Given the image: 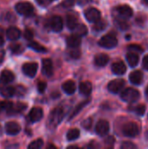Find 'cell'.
I'll use <instances>...</instances> for the list:
<instances>
[{
	"label": "cell",
	"instance_id": "obj_50",
	"mask_svg": "<svg viewBox=\"0 0 148 149\" xmlns=\"http://www.w3.org/2000/svg\"><path fill=\"white\" fill-rule=\"evenodd\" d=\"M142 2H143L146 5H148V0H142Z\"/></svg>",
	"mask_w": 148,
	"mask_h": 149
},
{
	"label": "cell",
	"instance_id": "obj_3",
	"mask_svg": "<svg viewBox=\"0 0 148 149\" xmlns=\"http://www.w3.org/2000/svg\"><path fill=\"white\" fill-rule=\"evenodd\" d=\"M17 12L23 16H31L34 13V7L29 2H19L15 5Z\"/></svg>",
	"mask_w": 148,
	"mask_h": 149
},
{
	"label": "cell",
	"instance_id": "obj_44",
	"mask_svg": "<svg viewBox=\"0 0 148 149\" xmlns=\"http://www.w3.org/2000/svg\"><path fill=\"white\" fill-rule=\"evenodd\" d=\"M142 64H143V67H144L146 70H148V55L144 57L143 61H142Z\"/></svg>",
	"mask_w": 148,
	"mask_h": 149
},
{
	"label": "cell",
	"instance_id": "obj_9",
	"mask_svg": "<svg viewBox=\"0 0 148 149\" xmlns=\"http://www.w3.org/2000/svg\"><path fill=\"white\" fill-rule=\"evenodd\" d=\"M49 25L53 31H55V32L61 31L63 29V25H64L61 17H59V16L51 17L50 21H49Z\"/></svg>",
	"mask_w": 148,
	"mask_h": 149
},
{
	"label": "cell",
	"instance_id": "obj_32",
	"mask_svg": "<svg viewBox=\"0 0 148 149\" xmlns=\"http://www.w3.org/2000/svg\"><path fill=\"white\" fill-rule=\"evenodd\" d=\"M115 25L122 31H126L129 28V24L127 22H126L124 20H120V19L115 20Z\"/></svg>",
	"mask_w": 148,
	"mask_h": 149
},
{
	"label": "cell",
	"instance_id": "obj_48",
	"mask_svg": "<svg viewBox=\"0 0 148 149\" xmlns=\"http://www.w3.org/2000/svg\"><path fill=\"white\" fill-rule=\"evenodd\" d=\"M3 42H4V41H3V38L0 36V46H2V45H3Z\"/></svg>",
	"mask_w": 148,
	"mask_h": 149
},
{
	"label": "cell",
	"instance_id": "obj_43",
	"mask_svg": "<svg viewBox=\"0 0 148 149\" xmlns=\"http://www.w3.org/2000/svg\"><path fill=\"white\" fill-rule=\"evenodd\" d=\"M52 1H54V0H37L38 3L40 6H43V7L48 6L49 4H51V3H52Z\"/></svg>",
	"mask_w": 148,
	"mask_h": 149
},
{
	"label": "cell",
	"instance_id": "obj_45",
	"mask_svg": "<svg viewBox=\"0 0 148 149\" xmlns=\"http://www.w3.org/2000/svg\"><path fill=\"white\" fill-rule=\"evenodd\" d=\"M114 141H115L114 138H113V137H111V136H110V137H108V138L106 140V144H108V145H111V146L114 144Z\"/></svg>",
	"mask_w": 148,
	"mask_h": 149
},
{
	"label": "cell",
	"instance_id": "obj_11",
	"mask_svg": "<svg viewBox=\"0 0 148 149\" xmlns=\"http://www.w3.org/2000/svg\"><path fill=\"white\" fill-rule=\"evenodd\" d=\"M118 15L122 18H130L133 15V9L128 5H120L116 8Z\"/></svg>",
	"mask_w": 148,
	"mask_h": 149
},
{
	"label": "cell",
	"instance_id": "obj_20",
	"mask_svg": "<svg viewBox=\"0 0 148 149\" xmlns=\"http://www.w3.org/2000/svg\"><path fill=\"white\" fill-rule=\"evenodd\" d=\"M79 93L83 96H89L92 93V86L89 81H84V82H81L79 84Z\"/></svg>",
	"mask_w": 148,
	"mask_h": 149
},
{
	"label": "cell",
	"instance_id": "obj_30",
	"mask_svg": "<svg viewBox=\"0 0 148 149\" xmlns=\"http://www.w3.org/2000/svg\"><path fill=\"white\" fill-rule=\"evenodd\" d=\"M75 31H76V33L75 34H78L79 36L82 37V36H85L87 34L88 31H87V27L85 25V24H79L76 28H75Z\"/></svg>",
	"mask_w": 148,
	"mask_h": 149
},
{
	"label": "cell",
	"instance_id": "obj_14",
	"mask_svg": "<svg viewBox=\"0 0 148 149\" xmlns=\"http://www.w3.org/2000/svg\"><path fill=\"white\" fill-rule=\"evenodd\" d=\"M5 132L7 134L9 135H16L17 134L20 130H21V127L15 121H10L7 122L5 124Z\"/></svg>",
	"mask_w": 148,
	"mask_h": 149
},
{
	"label": "cell",
	"instance_id": "obj_28",
	"mask_svg": "<svg viewBox=\"0 0 148 149\" xmlns=\"http://www.w3.org/2000/svg\"><path fill=\"white\" fill-rule=\"evenodd\" d=\"M107 26V22L103 19H99L97 22H95L93 25V30L95 31H104Z\"/></svg>",
	"mask_w": 148,
	"mask_h": 149
},
{
	"label": "cell",
	"instance_id": "obj_12",
	"mask_svg": "<svg viewBox=\"0 0 148 149\" xmlns=\"http://www.w3.org/2000/svg\"><path fill=\"white\" fill-rule=\"evenodd\" d=\"M42 72L46 77H51L53 74L52 61L50 58H44L42 60Z\"/></svg>",
	"mask_w": 148,
	"mask_h": 149
},
{
	"label": "cell",
	"instance_id": "obj_4",
	"mask_svg": "<svg viewBox=\"0 0 148 149\" xmlns=\"http://www.w3.org/2000/svg\"><path fill=\"white\" fill-rule=\"evenodd\" d=\"M99 45L103 48L113 49L117 46L118 39L116 38L115 36L112 34H106L100 38V40L99 41Z\"/></svg>",
	"mask_w": 148,
	"mask_h": 149
},
{
	"label": "cell",
	"instance_id": "obj_24",
	"mask_svg": "<svg viewBox=\"0 0 148 149\" xmlns=\"http://www.w3.org/2000/svg\"><path fill=\"white\" fill-rule=\"evenodd\" d=\"M126 60L131 67H135L138 65L140 59H139V56L135 52H130L126 54Z\"/></svg>",
	"mask_w": 148,
	"mask_h": 149
},
{
	"label": "cell",
	"instance_id": "obj_31",
	"mask_svg": "<svg viewBox=\"0 0 148 149\" xmlns=\"http://www.w3.org/2000/svg\"><path fill=\"white\" fill-rule=\"evenodd\" d=\"M44 145V141L42 139H38L34 141H32L29 146H28V148L30 149H39L41 148Z\"/></svg>",
	"mask_w": 148,
	"mask_h": 149
},
{
	"label": "cell",
	"instance_id": "obj_35",
	"mask_svg": "<svg viewBox=\"0 0 148 149\" xmlns=\"http://www.w3.org/2000/svg\"><path fill=\"white\" fill-rule=\"evenodd\" d=\"M88 103H89V100H87V101H84V102L80 103L79 106H77V107H76V108H75V110L73 111V113H72V114L71 115V117H70V118H71V119H72L74 116H76V115H77V114H78V113H79L83 109V107H84L85 105H87Z\"/></svg>",
	"mask_w": 148,
	"mask_h": 149
},
{
	"label": "cell",
	"instance_id": "obj_13",
	"mask_svg": "<svg viewBox=\"0 0 148 149\" xmlns=\"http://www.w3.org/2000/svg\"><path fill=\"white\" fill-rule=\"evenodd\" d=\"M43 115H44V113H43V110L40 107H33L30 111L28 118H29L30 121L34 123V122L39 121L43 118Z\"/></svg>",
	"mask_w": 148,
	"mask_h": 149
},
{
	"label": "cell",
	"instance_id": "obj_19",
	"mask_svg": "<svg viewBox=\"0 0 148 149\" xmlns=\"http://www.w3.org/2000/svg\"><path fill=\"white\" fill-rule=\"evenodd\" d=\"M20 36H21V31L15 26H11L8 28L6 31V37L8 38L9 40H17L20 38Z\"/></svg>",
	"mask_w": 148,
	"mask_h": 149
},
{
	"label": "cell",
	"instance_id": "obj_22",
	"mask_svg": "<svg viewBox=\"0 0 148 149\" xmlns=\"http://www.w3.org/2000/svg\"><path fill=\"white\" fill-rule=\"evenodd\" d=\"M109 61V57L106 55V54H104V53H100V54H98L95 58H94V63L97 66H99V67H103L105 66Z\"/></svg>",
	"mask_w": 148,
	"mask_h": 149
},
{
	"label": "cell",
	"instance_id": "obj_21",
	"mask_svg": "<svg viewBox=\"0 0 148 149\" xmlns=\"http://www.w3.org/2000/svg\"><path fill=\"white\" fill-rule=\"evenodd\" d=\"M62 89H63V91L66 94L72 95V94H73L76 92L77 87H76V84H75L74 81H72V80H67V81H65L62 85Z\"/></svg>",
	"mask_w": 148,
	"mask_h": 149
},
{
	"label": "cell",
	"instance_id": "obj_51",
	"mask_svg": "<svg viewBox=\"0 0 148 149\" xmlns=\"http://www.w3.org/2000/svg\"><path fill=\"white\" fill-rule=\"evenodd\" d=\"M146 95H147V97H148V86L146 88Z\"/></svg>",
	"mask_w": 148,
	"mask_h": 149
},
{
	"label": "cell",
	"instance_id": "obj_7",
	"mask_svg": "<svg viewBox=\"0 0 148 149\" xmlns=\"http://www.w3.org/2000/svg\"><path fill=\"white\" fill-rule=\"evenodd\" d=\"M124 86H125V81L121 79H117L112 80L108 84L107 87L110 93L117 94V93H120V92H121Z\"/></svg>",
	"mask_w": 148,
	"mask_h": 149
},
{
	"label": "cell",
	"instance_id": "obj_1",
	"mask_svg": "<svg viewBox=\"0 0 148 149\" xmlns=\"http://www.w3.org/2000/svg\"><path fill=\"white\" fill-rule=\"evenodd\" d=\"M64 111L62 108L60 107H56L55 109H53L50 115H49V119H48V126L51 128H55L56 127H58L60 122L63 120L64 119Z\"/></svg>",
	"mask_w": 148,
	"mask_h": 149
},
{
	"label": "cell",
	"instance_id": "obj_25",
	"mask_svg": "<svg viewBox=\"0 0 148 149\" xmlns=\"http://www.w3.org/2000/svg\"><path fill=\"white\" fill-rule=\"evenodd\" d=\"M66 25H67L68 29L75 30V28L79 25L77 17L72 15H68L66 17Z\"/></svg>",
	"mask_w": 148,
	"mask_h": 149
},
{
	"label": "cell",
	"instance_id": "obj_47",
	"mask_svg": "<svg viewBox=\"0 0 148 149\" xmlns=\"http://www.w3.org/2000/svg\"><path fill=\"white\" fill-rule=\"evenodd\" d=\"M4 56H5V52L4 51H0V65L3 63V61L4 59Z\"/></svg>",
	"mask_w": 148,
	"mask_h": 149
},
{
	"label": "cell",
	"instance_id": "obj_49",
	"mask_svg": "<svg viewBox=\"0 0 148 149\" xmlns=\"http://www.w3.org/2000/svg\"><path fill=\"white\" fill-rule=\"evenodd\" d=\"M67 148H79V147H77V146H70Z\"/></svg>",
	"mask_w": 148,
	"mask_h": 149
},
{
	"label": "cell",
	"instance_id": "obj_29",
	"mask_svg": "<svg viewBox=\"0 0 148 149\" xmlns=\"http://www.w3.org/2000/svg\"><path fill=\"white\" fill-rule=\"evenodd\" d=\"M26 108V105L23 104V103H17V104H13L10 114H14V113H21L23 112L24 109Z\"/></svg>",
	"mask_w": 148,
	"mask_h": 149
},
{
	"label": "cell",
	"instance_id": "obj_5",
	"mask_svg": "<svg viewBox=\"0 0 148 149\" xmlns=\"http://www.w3.org/2000/svg\"><path fill=\"white\" fill-rule=\"evenodd\" d=\"M122 133L125 136L127 137H136L140 134V127L139 126L134 122H128L124 125L122 128Z\"/></svg>",
	"mask_w": 148,
	"mask_h": 149
},
{
	"label": "cell",
	"instance_id": "obj_18",
	"mask_svg": "<svg viewBox=\"0 0 148 149\" xmlns=\"http://www.w3.org/2000/svg\"><path fill=\"white\" fill-rule=\"evenodd\" d=\"M143 73L142 72L140 71H133V72L130 73L129 75V79H130V82L133 85H140L143 81Z\"/></svg>",
	"mask_w": 148,
	"mask_h": 149
},
{
	"label": "cell",
	"instance_id": "obj_41",
	"mask_svg": "<svg viewBox=\"0 0 148 149\" xmlns=\"http://www.w3.org/2000/svg\"><path fill=\"white\" fill-rule=\"evenodd\" d=\"M46 86H47V85H46L45 82H43V81L39 82L38 84V93H44V91H45V89H46Z\"/></svg>",
	"mask_w": 148,
	"mask_h": 149
},
{
	"label": "cell",
	"instance_id": "obj_23",
	"mask_svg": "<svg viewBox=\"0 0 148 149\" xmlns=\"http://www.w3.org/2000/svg\"><path fill=\"white\" fill-rule=\"evenodd\" d=\"M16 93V88L13 86H3L0 88V94L3 98H11Z\"/></svg>",
	"mask_w": 148,
	"mask_h": 149
},
{
	"label": "cell",
	"instance_id": "obj_52",
	"mask_svg": "<svg viewBox=\"0 0 148 149\" xmlns=\"http://www.w3.org/2000/svg\"><path fill=\"white\" fill-rule=\"evenodd\" d=\"M130 37H131L130 35H127V36H126V38H127V39L129 40V39H130Z\"/></svg>",
	"mask_w": 148,
	"mask_h": 149
},
{
	"label": "cell",
	"instance_id": "obj_15",
	"mask_svg": "<svg viewBox=\"0 0 148 149\" xmlns=\"http://www.w3.org/2000/svg\"><path fill=\"white\" fill-rule=\"evenodd\" d=\"M112 71L116 75H123L126 72V65L123 61L114 62L112 65Z\"/></svg>",
	"mask_w": 148,
	"mask_h": 149
},
{
	"label": "cell",
	"instance_id": "obj_37",
	"mask_svg": "<svg viewBox=\"0 0 148 149\" xmlns=\"http://www.w3.org/2000/svg\"><path fill=\"white\" fill-rule=\"evenodd\" d=\"M82 127L86 129V130H89L91 127H92V118H87L85 119L83 122H82Z\"/></svg>",
	"mask_w": 148,
	"mask_h": 149
},
{
	"label": "cell",
	"instance_id": "obj_42",
	"mask_svg": "<svg viewBox=\"0 0 148 149\" xmlns=\"http://www.w3.org/2000/svg\"><path fill=\"white\" fill-rule=\"evenodd\" d=\"M74 3H75V0H64L62 3V6L65 8H71L74 5Z\"/></svg>",
	"mask_w": 148,
	"mask_h": 149
},
{
	"label": "cell",
	"instance_id": "obj_17",
	"mask_svg": "<svg viewBox=\"0 0 148 149\" xmlns=\"http://www.w3.org/2000/svg\"><path fill=\"white\" fill-rule=\"evenodd\" d=\"M67 46L70 48H78L81 44V38L78 34L71 35L66 39Z\"/></svg>",
	"mask_w": 148,
	"mask_h": 149
},
{
	"label": "cell",
	"instance_id": "obj_6",
	"mask_svg": "<svg viewBox=\"0 0 148 149\" xmlns=\"http://www.w3.org/2000/svg\"><path fill=\"white\" fill-rule=\"evenodd\" d=\"M84 14H85V17L86 20L88 22H90V23L97 22L98 20L100 19V17H101L100 11L98 9L94 8V7L88 8L87 10H85Z\"/></svg>",
	"mask_w": 148,
	"mask_h": 149
},
{
	"label": "cell",
	"instance_id": "obj_27",
	"mask_svg": "<svg viewBox=\"0 0 148 149\" xmlns=\"http://www.w3.org/2000/svg\"><path fill=\"white\" fill-rule=\"evenodd\" d=\"M79 135H80L79 130L77 129V128H72V129H71V130L68 131V133L66 134V138H67L68 141H72L77 140L79 137Z\"/></svg>",
	"mask_w": 148,
	"mask_h": 149
},
{
	"label": "cell",
	"instance_id": "obj_2",
	"mask_svg": "<svg viewBox=\"0 0 148 149\" xmlns=\"http://www.w3.org/2000/svg\"><path fill=\"white\" fill-rule=\"evenodd\" d=\"M140 97V93L138 90L129 87L125 89L121 93H120V98L123 101L125 102H129V103H133L139 100Z\"/></svg>",
	"mask_w": 148,
	"mask_h": 149
},
{
	"label": "cell",
	"instance_id": "obj_10",
	"mask_svg": "<svg viewBox=\"0 0 148 149\" xmlns=\"http://www.w3.org/2000/svg\"><path fill=\"white\" fill-rule=\"evenodd\" d=\"M110 129V125L109 122L106 120H100L95 127V131L97 133V134H99V136H105L106 134H108Z\"/></svg>",
	"mask_w": 148,
	"mask_h": 149
},
{
	"label": "cell",
	"instance_id": "obj_36",
	"mask_svg": "<svg viewBox=\"0 0 148 149\" xmlns=\"http://www.w3.org/2000/svg\"><path fill=\"white\" fill-rule=\"evenodd\" d=\"M134 113L139 115V116H143L145 114V112H146V107L144 105H139L137 107H134L133 109Z\"/></svg>",
	"mask_w": 148,
	"mask_h": 149
},
{
	"label": "cell",
	"instance_id": "obj_16",
	"mask_svg": "<svg viewBox=\"0 0 148 149\" xmlns=\"http://www.w3.org/2000/svg\"><path fill=\"white\" fill-rule=\"evenodd\" d=\"M15 79V76L12 72L9 70H4L0 74V83L2 85H6L12 82Z\"/></svg>",
	"mask_w": 148,
	"mask_h": 149
},
{
	"label": "cell",
	"instance_id": "obj_8",
	"mask_svg": "<svg viewBox=\"0 0 148 149\" xmlns=\"http://www.w3.org/2000/svg\"><path fill=\"white\" fill-rule=\"evenodd\" d=\"M38 64L37 63H25L22 66V71L24 75L30 78H33L38 71Z\"/></svg>",
	"mask_w": 148,
	"mask_h": 149
},
{
	"label": "cell",
	"instance_id": "obj_33",
	"mask_svg": "<svg viewBox=\"0 0 148 149\" xmlns=\"http://www.w3.org/2000/svg\"><path fill=\"white\" fill-rule=\"evenodd\" d=\"M10 49L13 54H19L23 52V46L20 44H13L10 46Z\"/></svg>",
	"mask_w": 148,
	"mask_h": 149
},
{
	"label": "cell",
	"instance_id": "obj_26",
	"mask_svg": "<svg viewBox=\"0 0 148 149\" xmlns=\"http://www.w3.org/2000/svg\"><path fill=\"white\" fill-rule=\"evenodd\" d=\"M28 46H29L31 49H32V50H34L35 52H37L44 53V52H47V49H46L45 47H44L42 45L38 44V42H35V41H31V42L28 44Z\"/></svg>",
	"mask_w": 148,
	"mask_h": 149
},
{
	"label": "cell",
	"instance_id": "obj_46",
	"mask_svg": "<svg viewBox=\"0 0 148 149\" xmlns=\"http://www.w3.org/2000/svg\"><path fill=\"white\" fill-rule=\"evenodd\" d=\"M92 2V0H78V3L79 5L81 6H84V5H86L88 3H90Z\"/></svg>",
	"mask_w": 148,
	"mask_h": 149
},
{
	"label": "cell",
	"instance_id": "obj_34",
	"mask_svg": "<svg viewBox=\"0 0 148 149\" xmlns=\"http://www.w3.org/2000/svg\"><path fill=\"white\" fill-rule=\"evenodd\" d=\"M127 49L129 52H138V53L143 52V48L137 44H133V45H128Z\"/></svg>",
	"mask_w": 148,
	"mask_h": 149
},
{
	"label": "cell",
	"instance_id": "obj_38",
	"mask_svg": "<svg viewBox=\"0 0 148 149\" xmlns=\"http://www.w3.org/2000/svg\"><path fill=\"white\" fill-rule=\"evenodd\" d=\"M120 148H121L122 149H135V148H137L136 145H134V144H133V142H131V141H124V142L121 144Z\"/></svg>",
	"mask_w": 148,
	"mask_h": 149
},
{
	"label": "cell",
	"instance_id": "obj_40",
	"mask_svg": "<svg viewBox=\"0 0 148 149\" xmlns=\"http://www.w3.org/2000/svg\"><path fill=\"white\" fill-rule=\"evenodd\" d=\"M72 50L70 52V57L72 58H79L80 57V52L77 49V48H72Z\"/></svg>",
	"mask_w": 148,
	"mask_h": 149
},
{
	"label": "cell",
	"instance_id": "obj_39",
	"mask_svg": "<svg viewBox=\"0 0 148 149\" xmlns=\"http://www.w3.org/2000/svg\"><path fill=\"white\" fill-rule=\"evenodd\" d=\"M33 36H34V34H33V31L31 30V29H25V31H24V38L26 39V40H28V41H31L32 40V38H33Z\"/></svg>",
	"mask_w": 148,
	"mask_h": 149
}]
</instances>
